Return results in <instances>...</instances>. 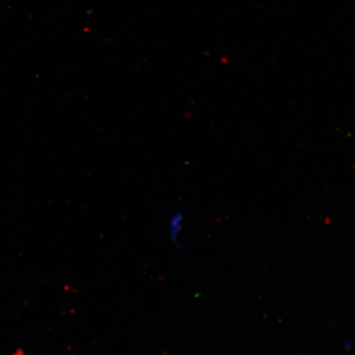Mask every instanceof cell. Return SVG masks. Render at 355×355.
Segmentation results:
<instances>
[{"mask_svg": "<svg viewBox=\"0 0 355 355\" xmlns=\"http://www.w3.org/2000/svg\"><path fill=\"white\" fill-rule=\"evenodd\" d=\"M169 237L174 244H177L178 239L183 230V216L181 214H174L169 219Z\"/></svg>", "mask_w": 355, "mask_h": 355, "instance_id": "obj_1", "label": "cell"}]
</instances>
